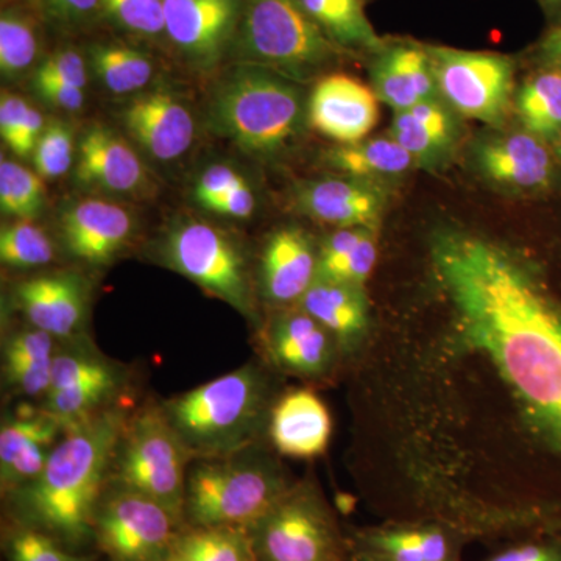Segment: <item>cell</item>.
<instances>
[{
  "label": "cell",
  "mask_w": 561,
  "mask_h": 561,
  "mask_svg": "<svg viewBox=\"0 0 561 561\" xmlns=\"http://www.w3.org/2000/svg\"><path fill=\"white\" fill-rule=\"evenodd\" d=\"M430 256L457 339L493 365L531 431L561 456V306L530 262L481 232L440 228Z\"/></svg>",
  "instance_id": "1"
},
{
  "label": "cell",
  "mask_w": 561,
  "mask_h": 561,
  "mask_svg": "<svg viewBox=\"0 0 561 561\" xmlns=\"http://www.w3.org/2000/svg\"><path fill=\"white\" fill-rule=\"evenodd\" d=\"M133 411L124 398L66 427L38 478L3 496L7 519L44 531L72 551L94 548L95 511Z\"/></svg>",
  "instance_id": "2"
},
{
  "label": "cell",
  "mask_w": 561,
  "mask_h": 561,
  "mask_svg": "<svg viewBox=\"0 0 561 561\" xmlns=\"http://www.w3.org/2000/svg\"><path fill=\"white\" fill-rule=\"evenodd\" d=\"M275 401L268 371L249 362L161 401V408L191 456L202 459L264 443Z\"/></svg>",
  "instance_id": "3"
},
{
  "label": "cell",
  "mask_w": 561,
  "mask_h": 561,
  "mask_svg": "<svg viewBox=\"0 0 561 561\" xmlns=\"http://www.w3.org/2000/svg\"><path fill=\"white\" fill-rule=\"evenodd\" d=\"M208 116L214 133L243 153L273 158L300 135L308 103L298 81L241 62L214 88Z\"/></svg>",
  "instance_id": "4"
},
{
  "label": "cell",
  "mask_w": 561,
  "mask_h": 561,
  "mask_svg": "<svg viewBox=\"0 0 561 561\" xmlns=\"http://www.w3.org/2000/svg\"><path fill=\"white\" fill-rule=\"evenodd\" d=\"M294 483L264 443L194 459L187 471L184 524L250 529Z\"/></svg>",
  "instance_id": "5"
},
{
  "label": "cell",
  "mask_w": 561,
  "mask_h": 561,
  "mask_svg": "<svg viewBox=\"0 0 561 561\" xmlns=\"http://www.w3.org/2000/svg\"><path fill=\"white\" fill-rule=\"evenodd\" d=\"M241 62L262 66L306 83L346 57L300 0H245L234 38Z\"/></svg>",
  "instance_id": "6"
},
{
  "label": "cell",
  "mask_w": 561,
  "mask_h": 561,
  "mask_svg": "<svg viewBox=\"0 0 561 561\" xmlns=\"http://www.w3.org/2000/svg\"><path fill=\"white\" fill-rule=\"evenodd\" d=\"M194 460L169 423L161 402L135 409L127 421L110 482L160 502L183 519L187 471Z\"/></svg>",
  "instance_id": "7"
},
{
  "label": "cell",
  "mask_w": 561,
  "mask_h": 561,
  "mask_svg": "<svg viewBox=\"0 0 561 561\" xmlns=\"http://www.w3.org/2000/svg\"><path fill=\"white\" fill-rule=\"evenodd\" d=\"M256 561H351L348 535L313 482H295L249 529Z\"/></svg>",
  "instance_id": "8"
},
{
  "label": "cell",
  "mask_w": 561,
  "mask_h": 561,
  "mask_svg": "<svg viewBox=\"0 0 561 561\" xmlns=\"http://www.w3.org/2000/svg\"><path fill=\"white\" fill-rule=\"evenodd\" d=\"M161 261L242 313L254 316V290L249 260L242 247L227 232L191 220L175 225L162 239Z\"/></svg>",
  "instance_id": "9"
},
{
  "label": "cell",
  "mask_w": 561,
  "mask_h": 561,
  "mask_svg": "<svg viewBox=\"0 0 561 561\" xmlns=\"http://www.w3.org/2000/svg\"><path fill=\"white\" fill-rule=\"evenodd\" d=\"M426 47L442 101L461 116L500 128L515 101V60L496 51Z\"/></svg>",
  "instance_id": "10"
},
{
  "label": "cell",
  "mask_w": 561,
  "mask_h": 561,
  "mask_svg": "<svg viewBox=\"0 0 561 561\" xmlns=\"http://www.w3.org/2000/svg\"><path fill=\"white\" fill-rule=\"evenodd\" d=\"M184 526L160 502L110 482L92 524L94 548L108 561H165Z\"/></svg>",
  "instance_id": "11"
},
{
  "label": "cell",
  "mask_w": 561,
  "mask_h": 561,
  "mask_svg": "<svg viewBox=\"0 0 561 561\" xmlns=\"http://www.w3.org/2000/svg\"><path fill=\"white\" fill-rule=\"evenodd\" d=\"M241 0H164L165 36L194 68L210 69L230 49Z\"/></svg>",
  "instance_id": "12"
},
{
  "label": "cell",
  "mask_w": 561,
  "mask_h": 561,
  "mask_svg": "<svg viewBox=\"0 0 561 561\" xmlns=\"http://www.w3.org/2000/svg\"><path fill=\"white\" fill-rule=\"evenodd\" d=\"M471 161L483 180L516 194L548 190L556 176L545 140L526 130L485 133L472 144Z\"/></svg>",
  "instance_id": "13"
},
{
  "label": "cell",
  "mask_w": 561,
  "mask_h": 561,
  "mask_svg": "<svg viewBox=\"0 0 561 561\" xmlns=\"http://www.w3.org/2000/svg\"><path fill=\"white\" fill-rule=\"evenodd\" d=\"M11 298L27 324L51 337L60 342L87 337L90 289L79 273H43L18 280Z\"/></svg>",
  "instance_id": "14"
},
{
  "label": "cell",
  "mask_w": 561,
  "mask_h": 561,
  "mask_svg": "<svg viewBox=\"0 0 561 561\" xmlns=\"http://www.w3.org/2000/svg\"><path fill=\"white\" fill-rule=\"evenodd\" d=\"M470 535L451 524L402 519L348 535L351 552L378 561H461Z\"/></svg>",
  "instance_id": "15"
},
{
  "label": "cell",
  "mask_w": 561,
  "mask_h": 561,
  "mask_svg": "<svg viewBox=\"0 0 561 561\" xmlns=\"http://www.w3.org/2000/svg\"><path fill=\"white\" fill-rule=\"evenodd\" d=\"M261 345L272 365L300 378L328 375L341 351L330 332L298 306L276 313L265 324Z\"/></svg>",
  "instance_id": "16"
},
{
  "label": "cell",
  "mask_w": 561,
  "mask_h": 561,
  "mask_svg": "<svg viewBox=\"0 0 561 561\" xmlns=\"http://www.w3.org/2000/svg\"><path fill=\"white\" fill-rule=\"evenodd\" d=\"M378 119V95L345 73L321 77L309 95V125L335 142H359L370 135Z\"/></svg>",
  "instance_id": "17"
},
{
  "label": "cell",
  "mask_w": 561,
  "mask_h": 561,
  "mask_svg": "<svg viewBox=\"0 0 561 561\" xmlns=\"http://www.w3.org/2000/svg\"><path fill=\"white\" fill-rule=\"evenodd\" d=\"M122 124L138 146L162 162L179 160L195 138L190 106L169 90H154L133 99L122 110Z\"/></svg>",
  "instance_id": "18"
},
{
  "label": "cell",
  "mask_w": 561,
  "mask_h": 561,
  "mask_svg": "<svg viewBox=\"0 0 561 561\" xmlns=\"http://www.w3.org/2000/svg\"><path fill=\"white\" fill-rule=\"evenodd\" d=\"M135 234V219L124 206L106 201H83L62 213L60 236L70 256L103 267L127 249Z\"/></svg>",
  "instance_id": "19"
},
{
  "label": "cell",
  "mask_w": 561,
  "mask_h": 561,
  "mask_svg": "<svg viewBox=\"0 0 561 561\" xmlns=\"http://www.w3.org/2000/svg\"><path fill=\"white\" fill-rule=\"evenodd\" d=\"M66 427L43 408L7 415L0 426L2 497L38 478Z\"/></svg>",
  "instance_id": "20"
},
{
  "label": "cell",
  "mask_w": 561,
  "mask_h": 561,
  "mask_svg": "<svg viewBox=\"0 0 561 561\" xmlns=\"http://www.w3.org/2000/svg\"><path fill=\"white\" fill-rule=\"evenodd\" d=\"M295 203L305 216L337 228L376 230L387 206L382 184L353 176L305 181L295 190Z\"/></svg>",
  "instance_id": "21"
},
{
  "label": "cell",
  "mask_w": 561,
  "mask_h": 561,
  "mask_svg": "<svg viewBox=\"0 0 561 561\" xmlns=\"http://www.w3.org/2000/svg\"><path fill=\"white\" fill-rule=\"evenodd\" d=\"M319 272V250L308 232L297 227L272 232L261 254L262 300L275 308L297 306Z\"/></svg>",
  "instance_id": "22"
},
{
  "label": "cell",
  "mask_w": 561,
  "mask_h": 561,
  "mask_svg": "<svg viewBox=\"0 0 561 561\" xmlns=\"http://www.w3.org/2000/svg\"><path fill=\"white\" fill-rule=\"evenodd\" d=\"M373 91L393 111L440 99L426 44L412 39H387L371 55Z\"/></svg>",
  "instance_id": "23"
},
{
  "label": "cell",
  "mask_w": 561,
  "mask_h": 561,
  "mask_svg": "<svg viewBox=\"0 0 561 561\" xmlns=\"http://www.w3.org/2000/svg\"><path fill=\"white\" fill-rule=\"evenodd\" d=\"M76 179L110 194H142L149 187V172L138 153L127 140L105 127H91L81 138Z\"/></svg>",
  "instance_id": "24"
},
{
  "label": "cell",
  "mask_w": 561,
  "mask_h": 561,
  "mask_svg": "<svg viewBox=\"0 0 561 561\" xmlns=\"http://www.w3.org/2000/svg\"><path fill=\"white\" fill-rule=\"evenodd\" d=\"M331 435V413L316 391L290 390L273 404L267 438L280 456L319 457L327 451Z\"/></svg>",
  "instance_id": "25"
},
{
  "label": "cell",
  "mask_w": 561,
  "mask_h": 561,
  "mask_svg": "<svg viewBox=\"0 0 561 561\" xmlns=\"http://www.w3.org/2000/svg\"><path fill=\"white\" fill-rule=\"evenodd\" d=\"M454 113L442 99L394 111L389 136L412 154L416 165L442 168L451 160L460 138Z\"/></svg>",
  "instance_id": "26"
},
{
  "label": "cell",
  "mask_w": 561,
  "mask_h": 561,
  "mask_svg": "<svg viewBox=\"0 0 561 561\" xmlns=\"http://www.w3.org/2000/svg\"><path fill=\"white\" fill-rule=\"evenodd\" d=\"M58 346V339L31 324L7 332L2 341L3 389L14 397L44 400Z\"/></svg>",
  "instance_id": "27"
},
{
  "label": "cell",
  "mask_w": 561,
  "mask_h": 561,
  "mask_svg": "<svg viewBox=\"0 0 561 561\" xmlns=\"http://www.w3.org/2000/svg\"><path fill=\"white\" fill-rule=\"evenodd\" d=\"M297 306L330 332L341 351L356 348L370 327L367 294L353 284L317 278Z\"/></svg>",
  "instance_id": "28"
},
{
  "label": "cell",
  "mask_w": 561,
  "mask_h": 561,
  "mask_svg": "<svg viewBox=\"0 0 561 561\" xmlns=\"http://www.w3.org/2000/svg\"><path fill=\"white\" fill-rule=\"evenodd\" d=\"M324 162L345 176L376 184L398 179L416 168L412 154L391 136L341 144L328 151Z\"/></svg>",
  "instance_id": "29"
},
{
  "label": "cell",
  "mask_w": 561,
  "mask_h": 561,
  "mask_svg": "<svg viewBox=\"0 0 561 561\" xmlns=\"http://www.w3.org/2000/svg\"><path fill=\"white\" fill-rule=\"evenodd\" d=\"M302 9L324 35L350 55L371 57L382 49L386 38L373 27L365 0H300Z\"/></svg>",
  "instance_id": "30"
},
{
  "label": "cell",
  "mask_w": 561,
  "mask_h": 561,
  "mask_svg": "<svg viewBox=\"0 0 561 561\" xmlns=\"http://www.w3.org/2000/svg\"><path fill=\"white\" fill-rule=\"evenodd\" d=\"M513 110L516 111L523 130L545 142L559 140L561 136V73L542 69L529 77L515 92Z\"/></svg>",
  "instance_id": "31"
},
{
  "label": "cell",
  "mask_w": 561,
  "mask_h": 561,
  "mask_svg": "<svg viewBox=\"0 0 561 561\" xmlns=\"http://www.w3.org/2000/svg\"><path fill=\"white\" fill-rule=\"evenodd\" d=\"M165 561H256L249 529L184 526Z\"/></svg>",
  "instance_id": "32"
},
{
  "label": "cell",
  "mask_w": 561,
  "mask_h": 561,
  "mask_svg": "<svg viewBox=\"0 0 561 561\" xmlns=\"http://www.w3.org/2000/svg\"><path fill=\"white\" fill-rule=\"evenodd\" d=\"M90 61L95 76L114 94L144 90L153 77V65L146 54L121 43L94 44Z\"/></svg>",
  "instance_id": "33"
},
{
  "label": "cell",
  "mask_w": 561,
  "mask_h": 561,
  "mask_svg": "<svg viewBox=\"0 0 561 561\" xmlns=\"http://www.w3.org/2000/svg\"><path fill=\"white\" fill-rule=\"evenodd\" d=\"M2 552L5 561H99V552L72 551L50 535L10 519L2 526Z\"/></svg>",
  "instance_id": "34"
},
{
  "label": "cell",
  "mask_w": 561,
  "mask_h": 561,
  "mask_svg": "<svg viewBox=\"0 0 561 561\" xmlns=\"http://www.w3.org/2000/svg\"><path fill=\"white\" fill-rule=\"evenodd\" d=\"M55 257V245L49 234L38 225L18 220L0 231V261L16 271L47 267Z\"/></svg>",
  "instance_id": "35"
},
{
  "label": "cell",
  "mask_w": 561,
  "mask_h": 561,
  "mask_svg": "<svg viewBox=\"0 0 561 561\" xmlns=\"http://www.w3.org/2000/svg\"><path fill=\"white\" fill-rule=\"evenodd\" d=\"M43 176L36 171L2 160L0 162V208L18 220L33 221L44 208Z\"/></svg>",
  "instance_id": "36"
},
{
  "label": "cell",
  "mask_w": 561,
  "mask_h": 561,
  "mask_svg": "<svg viewBox=\"0 0 561 561\" xmlns=\"http://www.w3.org/2000/svg\"><path fill=\"white\" fill-rule=\"evenodd\" d=\"M39 44L35 25L18 10H3L0 18V70L7 79H18L32 68Z\"/></svg>",
  "instance_id": "37"
},
{
  "label": "cell",
  "mask_w": 561,
  "mask_h": 561,
  "mask_svg": "<svg viewBox=\"0 0 561 561\" xmlns=\"http://www.w3.org/2000/svg\"><path fill=\"white\" fill-rule=\"evenodd\" d=\"M102 11L114 24L135 35H165L164 0H102Z\"/></svg>",
  "instance_id": "38"
},
{
  "label": "cell",
  "mask_w": 561,
  "mask_h": 561,
  "mask_svg": "<svg viewBox=\"0 0 561 561\" xmlns=\"http://www.w3.org/2000/svg\"><path fill=\"white\" fill-rule=\"evenodd\" d=\"M73 161V131L61 121H51L33 151V164L43 179H58L69 171Z\"/></svg>",
  "instance_id": "39"
},
{
  "label": "cell",
  "mask_w": 561,
  "mask_h": 561,
  "mask_svg": "<svg viewBox=\"0 0 561 561\" xmlns=\"http://www.w3.org/2000/svg\"><path fill=\"white\" fill-rule=\"evenodd\" d=\"M376 261H378V239H376V230H371L348 253L331 262L330 265L319 268L317 278L364 287L370 278Z\"/></svg>",
  "instance_id": "40"
},
{
  "label": "cell",
  "mask_w": 561,
  "mask_h": 561,
  "mask_svg": "<svg viewBox=\"0 0 561 561\" xmlns=\"http://www.w3.org/2000/svg\"><path fill=\"white\" fill-rule=\"evenodd\" d=\"M482 561H561V530L541 531Z\"/></svg>",
  "instance_id": "41"
},
{
  "label": "cell",
  "mask_w": 561,
  "mask_h": 561,
  "mask_svg": "<svg viewBox=\"0 0 561 561\" xmlns=\"http://www.w3.org/2000/svg\"><path fill=\"white\" fill-rule=\"evenodd\" d=\"M245 183L247 180L241 173L234 171L230 165H210L198 176L194 187V198L195 202L201 203L203 208L209 210L210 206L219 198Z\"/></svg>",
  "instance_id": "42"
},
{
  "label": "cell",
  "mask_w": 561,
  "mask_h": 561,
  "mask_svg": "<svg viewBox=\"0 0 561 561\" xmlns=\"http://www.w3.org/2000/svg\"><path fill=\"white\" fill-rule=\"evenodd\" d=\"M35 77L65 81V83L84 90L88 84L87 62H84V58L81 57L79 51L72 49L57 50L41 62Z\"/></svg>",
  "instance_id": "43"
},
{
  "label": "cell",
  "mask_w": 561,
  "mask_h": 561,
  "mask_svg": "<svg viewBox=\"0 0 561 561\" xmlns=\"http://www.w3.org/2000/svg\"><path fill=\"white\" fill-rule=\"evenodd\" d=\"M35 88L44 101L58 108L77 111L84 105V90L65 81L35 77Z\"/></svg>",
  "instance_id": "44"
},
{
  "label": "cell",
  "mask_w": 561,
  "mask_h": 561,
  "mask_svg": "<svg viewBox=\"0 0 561 561\" xmlns=\"http://www.w3.org/2000/svg\"><path fill=\"white\" fill-rule=\"evenodd\" d=\"M55 20L66 25H81L102 11V0H43Z\"/></svg>",
  "instance_id": "45"
},
{
  "label": "cell",
  "mask_w": 561,
  "mask_h": 561,
  "mask_svg": "<svg viewBox=\"0 0 561 561\" xmlns=\"http://www.w3.org/2000/svg\"><path fill=\"white\" fill-rule=\"evenodd\" d=\"M254 208H256V197L250 184L245 183L219 198L209 210L231 219H249L253 216Z\"/></svg>",
  "instance_id": "46"
},
{
  "label": "cell",
  "mask_w": 561,
  "mask_h": 561,
  "mask_svg": "<svg viewBox=\"0 0 561 561\" xmlns=\"http://www.w3.org/2000/svg\"><path fill=\"white\" fill-rule=\"evenodd\" d=\"M44 128H46V124H44L43 114L31 106L27 116H25L24 122L21 124L20 130L16 131V135L13 136V139L10 140L7 147L16 157H28V154H33V151H35L36 144H38Z\"/></svg>",
  "instance_id": "47"
},
{
  "label": "cell",
  "mask_w": 561,
  "mask_h": 561,
  "mask_svg": "<svg viewBox=\"0 0 561 561\" xmlns=\"http://www.w3.org/2000/svg\"><path fill=\"white\" fill-rule=\"evenodd\" d=\"M28 105L20 95L11 94V92H3L0 99V136H2L5 146H9L10 140L20 130L22 122L27 116Z\"/></svg>",
  "instance_id": "48"
},
{
  "label": "cell",
  "mask_w": 561,
  "mask_h": 561,
  "mask_svg": "<svg viewBox=\"0 0 561 561\" xmlns=\"http://www.w3.org/2000/svg\"><path fill=\"white\" fill-rule=\"evenodd\" d=\"M531 54L540 68L561 73V18L549 25L541 39L535 44Z\"/></svg>",
  "instance_id": "49"
},
{
  "label": "cell",
  "mask_w": 561,
  "mask_h": 561,
  "mask_svg": "<svg viewBox=\"0 0 561 561\" xmlns=\"http://www.w3.org/2000/svg\"><path fill=\"white\" fill-rule=\"evenodd\" d=\"M541 9L548 14L549 20L557 21L561 18V0H538Z\"/></svg>",
  "instance_id": "50"
},
{
  "label": "cell",
  "mask_w": 561,
  "mask_h": 561,
  "mask_svg": "<svg viewBox=\"0 0 561 561\" xmlns=\"http://www.w3.org/2000/svg\"><path fill=\"white\" fill-rule=\"evenodd\" d=\"M351 561H378V560H373V559H370V557L360 556V553L353 552V556H351Z\"/></svg>",
  "instance_id": "51"
},
{
  "label": "cell",
  "mask_w": 561,
  "mask_h": 561,
  "mask_svg": "<svg viewBox=\"0 0 561 561\" xmlns=\"http://www.w3.org/2000/svg\"><path fill=\"white\" fill-rule=\"evenodd\" d=\"M557 153H559V157L561 158V136L560 139L557 140Z\"/></svg>",
  "instance_id": "52"
}]
</instances>
